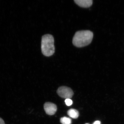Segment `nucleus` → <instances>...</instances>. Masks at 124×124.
I'll use <instances>...</instances> for the list:
<instances>
[{"instance_id":"1","label":"nucleus","mask_w":124,"mask_h":124,"mask_svg":"<svg viewBox=\"0 0 124 124\" xmlns=\"http://www.w3.org/2000/svg\"><path fill=\"white\" fill-rule=\"evenodd\" d=\"M93 34L91 31L85 30L78 31L73 37L72 43L79 48L87 46L91 43Z\"/></svg>"},{"instance_id":"2","label":"nucleus","mask_w":124,"mask_h":124,"mask_svg":"<svg viewBox=\"0 0 124 124\" xmlns=\"http://www.w3.org/2000/svg\"><path fill=\"white\" fill-rule=\"evenodd\" d=\"M54 39L53 36L50 34H46L42 37L41 49L42 54L46 57L53 55L55 51Z\"/></svg>"},{"instance_id":"3","label":"nucleus","mask_w":124,"mask_h":124,"mask_svg":"<svg viewBox=\"0 0 124 124\" xmlns=\"http://www.w3.org/2000/svg\"><path fill=\"white\" fill-rule=\"evenodd\" d=\"M57 93L58 95L61 98H63L70 99L73 95V92L72 90L69 87L62 86L59 88Z\"/></svg>"},{"instance_id":"4","label":"nucleus","mask_w":124,"mask_h":124,"mask_svg":"<svg viewBox=\"0 0 124 124\" xmlns=\"http://www.w3.org/2000/svg\"><path fill=\"white\" fill-rule=\"evenodd\" d=\"M44 108L45 112L49 115L51 116L54 115L57 111L56 105L50 102L45 103L44 105Z\"/></svg>"},{"instance_id":"5","label":"nucleus","mask_w":124,"mask_h":124,"mask_svg":"<svg viewBox=\"0 0 124 124\" xmlns=\"http://www.w3.org/2000/svg\"><path fill=\"white\" fill-rule=\"evenodd\" d=\"M74 1L80 7L83 8H88L93 4L92 0H74Z\"/></svg>"},{"instance_id":"6","label":"nucleus","mask_w":124,"mask_h":124,"mask_svg":"<svg viewBox=\"0 0 124 124\" xmlns=\"http://www.w3.org/2000/svg\"><path fill=\"white\" fill-rule=\"evenodd\" d=\"M67 114L70 117L73 119H77L79 116V112L77 110L73 108H71L68 111Z\"/></svg>"},{"instance_id":"7","label":"nucleus","mask_w":124,"mask_h":124,"mask_svg":"<svg viewBox=\"0 0 124 124\" xmlns=\"http://www.w3.org/2000/svg\"><path fill=\"white\" fill-rule=\"evenodd\" d=\"M60 121L62 124H71L72 123L70 118L65 116L62 117L60 119Z\"/></svg>"},{"instance_id":"8","label":"nucleus","mask_w":124,"mask_h":124,"mask_svg":"<svg viewBox=\"0 0 124 124\" xmlns=\"http://www.w3.org/2000/svg\"><path fill=\"white\" fill-rule=\"evenodd\" d=\"M65 102L67 106H71L73 103L72 100H71L70 99H66L65 100Z\"/></svg>"},{"instance_id":"9","label":"nucleus","mask_w":124,"mask_h":124,"mask_svg":"<svg viewBox=\"0 0 124 124\" xmlns=\"http://www.w3.org/2000/svg\"><path fill=\"white\" fill-rule=\"evenodd\" d=\"M0 124H5L4 120L1 117H0Z\"/></svg>"},{"instance_id":"10","label":"nucleus","mask_w":124,"mask_h":124,"mask_svg":"<svg viewBox=\"0 0 124 124\" xmlns=\"http://www.w3.org/2000/svg\"><path fill=\"white\" fill-rule=\"evenodd\" d=\"M93 124H101V122L99 121H96Z\"/></svg>"},{"instance_id":"11","label":"nucleus","mask_w":124,"mask_h":124,"mask_svg":"<svg viewBox=\"0 0 124 124\" xmlns=\"http://www.w3.org/2000/svg\"></svg>"}]
</instances>
